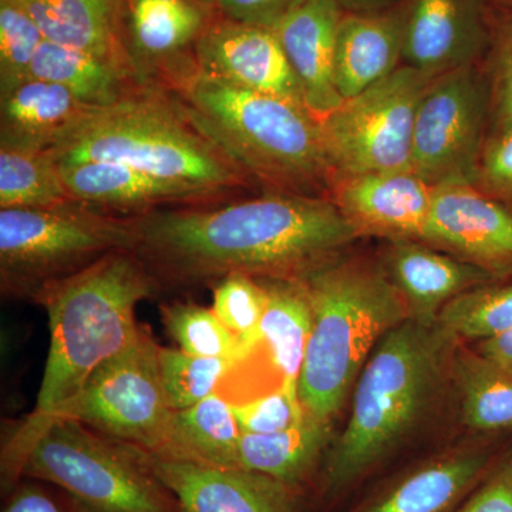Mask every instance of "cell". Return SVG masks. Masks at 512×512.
Masks as SVG:
<instances>
[{"label":"cell","mask_w":512,"mask_h":512,"mask_svg":"<svg viewBox=\"0 0 512 512\" xmlns=\"http://www.w3.org/2000/svg\"><path fill=\"white\" fill-rule=\"evenodd\" d=\"M134 252L161 285L229 274L302 278L359 238L329 197L264 191L214 204L128 215Z\"/></svg>","instance_id":"obj_1"},{"label":"cell","mask_w":512,"mask_h":512,"mask_svg":"<svg viewBox=\"0 0 512 512\" xmlns=\"http://www.w3.org/2000/svg\"><path fill=\"white\" fill-rule=\"evenodd\" d=\"M170 93L191 123L264 191L328 197L333 170L320 120L306 107L201 70Z\"/></svg>","instance_id":"obj_2"},{"label":"cell","mask_w":512,"mask_h":512,"mask_svg":"<svg viewBox=\"0 0 512 512\" xmlns=\"http://www.w3.org/2000/svg\"><path fill=\"white\" fill-rule=\"evenodd\" d=\"M456 340L407 318L373 350L357 377L352 413L323 461L325 493H339L382 463L429 413Z\"/></svg>","instance_id":"obj_3"},{"label":"cell","mask_w":512,"mask_h":512,"mask_svg":"<svg viewBox=\"0 0 512 512\" xmlns=\"http://www.w3.org/2000/svg\"><path fill=\"white\" fill-rule=\"evenodd\" d=\"M156 279L130 249L111 252L47 288L37 302L49 316L50 348L30 424L62 412L104 362L136 338L138 303Z\"/></svg>","instance_id":"obj_4"},{"label":"cell","mask_w":512,"mask_h":512,"mask_svg":"<svg viewBox=\"0 0 512 512\" xmlns=\"http://www.w3.org/2000/svg\"><path fill=\"white\" fill-rule=\"evenodd\" d=\"M312 328L298 396L313 419L330 423L380 340L410 318L386 272L338 256L302 276Z\"/></svg>","instance_id":"obj_5"},{"label":"cell","mask_w":512,"mask_h":512,"mask_svg":"<svg viewBox=\"0 0 512 512\" xmlns=\"http://www.w3.org/2000/svg\"><path fill=\"white\" fill-rule=\"evenodd\" d=\"M46 153L56 165L119 163L234 195L258 188L164 89H150L106 109L89 111Z\"/></svg>","instance_id":"obj_6"},{"label":"cell","mask_w":512,"mask_h":512,"mask_svg":"<svg viewBox=\"0 0 512 512\" xmlns=\"http://www.w3.org/2000/svg\"><path fill=\"white\" fill-rule=\"evenodd\" d=\"M3 473L8 483L25 476L56 485L79 512H181L147 451L67 417L25 426Z\"/></svg>","instance_id":"obj_7"},{"label":"cell","mask_w":512,"mask_h":512,"mask_svg":"<svg viewBox=\"0 0 512 512\" xmlns=\"http://www.w3.org/2000/svg\"><path fill=\"white\" fill-rule=\"evenodd\" d=\"M131 247L128 215L109 214L79 201L5 208L0 210L2 293L37 301L50 286Z\"/></svg>","instance_id":"obj_8"},{"label":"cell","mask_w":512,"mask_h":512,"mask_svg":"<svg viewBox=\"0 0 512 512\" xmlns=\"http://www.w3.org/2000/svg\"><path fill=\"white\" fill-rule=\"evenodd\" d=\"M436 77L402 66L320 120L333 180L412 170L417 107Z\"/></svg>","instance_id":"obj_9"},{"label":"cell","mask_w":512,"mask_h":512,"mask_svg":"<svg viewBox=\"0 0 512 512\" xmlns=\"http://www.w3.org/2000/svg\"><path fill=\"white\" fill-rule=\"evenodd\" d=\"M160 348L140 325L133 342L104 362L53 417L80 421L110 439L160 453L174 413L161 382Z\"/></svg>","instance_id":"obj_10"},{"label":"cell","mask_w":512,"mask_h":512,"mask_svg":"<svg viewBox=\"0 0 512 512\" xmlns=\"http://www.w3.org/2000/svg\"><path fill=\"white\" fill-rule=\"evenodd\" d=\"M490 92L478 64L436 77L417 107L412 170L430 187L473 183L488 136Z\"/></svg>","instance_id":"obj_11"},{"label":"cell","mask_w":512,"mask_h":512,"mask_svg":"<svg viewBox=\"0 0 512 512\" xmlns=\"http://www.w3.org/2000/svg\"><path fill=\"white\" fill-rule=\"evenodd\" d=\"M421 241L495 278L512 276V211L470 181L433 188Z\"/></svg>","instance_id":"obj_12"},{"label":"cell","mask_w":512,"mask_h":512,"mask_svg":"<svg viewBox=\"0 0 512 512\" xmlns=\"http://www.w3.org/2000/svg\"><path fill=\"white\" fill-rule=\"evenodd\" d=\"M211 22L210 9L194 0H127L128 52L141 79L167 92L190 80Z\"/></svg>","instance_id":"obj_13"},{"label":"cell","mask_w":512,"mask_h":512,"mask_svg":"<svg viewBox=\"0 0 512 512\" xmlns=\"http://www.w3.org/2000/svg\"><path fill=\"white\" fill-rule=\"evenodd\" d=\"M490 37L484 0H412L403 13L404 66L430 77L474 66Z\"/></svg>","instance_id":"obj_14"},{"label":"cell","mask_w":512,"mask_h":512,"mask_svg":"<svg viewBox=\"0 0 512 512\" xmlns=\"http://www.w3.org/2000/svg\"><path fill=\"white\" fill-rule=\"evenodd\" d=\"M201 72L242 89L305 106L301 84L275 30L234 20H212L197 45Z\"/></svg>","instance_id":"obj_15"},{"label":"cell","mask_w":512,"mask_h":512,"mask_svg":"<svg viewBox=\"0 0 512 512\" xmlns=\"http://www.w3.org/2000/svg\"><path fill=\"white\" fill-rule=\"evenodd\" d=\"M74 201L116 215L194 207L242 197L202 185L180 183L128 165L92 161L57 165Z\"/></svg>","instance_id":"obj_16"},{"label":"cell","mask_w":512,"mask_h":512,"mask_svg":"<svg viewBox=\"0 0 512 512\" xmlns=\"http://www.w3.org/2000/svg\"><path fill=\"white\" fill-rule=\"evenodd\" d=\"M431 194L413 170H400L335 178L329 197L359 237L421 241Z\"/></svg>","instance_id":"obj_17"},{"label":"cell","mask_w":512,"mask_h":512,"mask_svg":"<svg viewBox=\"0 0 512 512\" xmlns=\"http://www.w3.org/2000/svg\"><path fill=\"white\" fill-rule=\"evenodd\" d=\"M148 457L181 512H298L291 488L264 474L150 453Z\"/></svg>","instance_id":"obj_18"},{"label":"cell","mask_w":512,"mask_h":512,"mask_svg":"<svg viewBox=\"0 0 512 512\" xmlns=\"http://www.w3.org/2000/svg\"><path fill=\"white\" fill-rule=\"evenodd\" d=\"M384 272L406 302L410 318L426 325H436L441 309L461 293L498 279L419 239L392 241Z\"/></svg>","instance_id":"obj_19"},{"label":"cell","mask_w":512,"mask_h":512,"mask_svg":"<svg viewBox=\"0 0 512 512\" xmlns=\"http://www.w3.org/2000/svg\"><path fill=\"white\" fill-rule=\"evenodd\" d=\"M338 0H306L274 30L301 84L306 109L322 120L343 103L335 83Z\"/></svg>","instance_id":"obj_20"},{"label":"cell","mask_w":512,"mask_h":512,"mask_svg":"<svg viewBox=\"0 0 512 512\" xmlns=\"http://www.w3.org/2000/svg\"><path fill=\"white\" fill-rule=\"evenodd\" d=\"M402 60L403 13H343L335 50V83L343 101L396 72Z\"/></svg>","instance_id":"obj_21"},{"label":"cell","mask_w":512,"mask_h":512,"mask_svg":"<svg viewBox=\"0 0 512 512\" xmlns=\"http://www.w3.org/2000/svg\"><path fill=\"white\" fill-rule=\"evenodd\" d=\"M19 2L36 20L46 40L57 45L94 53V55L109 57L126 64L138 74L127 46V0H19Z\"/></svg>","instance_id":"obj_22"},{"label":"cell","mask_w":512,"mask_h":512,"mask_svg":"<svg viewBox=\"0 0 512 512\" xmlns=\"http://www.w3.org/2000/svg\"><path fill=\"white\" fill-rule=\"evenodd\" d=\"M261 279L268 292V303L249 355L264 353L279 389L298 394L299 376L312 328L308 289L301 278Z\"/></svg>","instance_id":"obj_23"},{"label":"cell","mask_w":512,"mask_h":512,"mask_svg":"<svg viewBox=\"0 0 512 512\" xmlns=\"http://www.w3.org/2000/svg\"><path fill=\"white\" fill-rule=\"evenodd\" d=\"M92 110L62 84L30 77L0 97V147L49 151Z\"/></svg>","instance_id":"obj_24"},{"label":"cell","mask_w":512,"mask_h":512,"mask_svg":"<svg viewBox=\"0 0 512 512\" xmlns=\"http://www.w3.org/2000/svg\"><path fill=\"white\" fill-rule=\"evenodd\" d=\"M32 77L62 84L90 109H106L128 97L158 87L148 86L126 64L45 40L32 63Z\"/></svg>","instance_id":"obj_25"},{"label":"cell","mask_w":512,"mask_h":512,"mask_svg":"<svg viewBox=\"0 0 512 512\" xmlns=\"http://www.w3.org/2000/svg\"><path fill=\"white\" fill-rule=\"evenodd\" d=\"M488 463L490 454L474 448L437 458L360 512H448L483 476Z\"/></svg>","instance_id":"obj_26"},{"label":"cell","mask_w":512,"mask_h":512,"mask_svg":"<svg viewBox=\"0 0 512 512\" xmlns=\"http://www.w3.org/2000/svg\"><path fill=\"white\" fill-rule=\"evenodd\" d=\"M330 444V423L305 420L276 434H242L235 467L274 478L295 490L315 470Z\"/></svg>","instance_id":"obj_27"},{"label":"cell","mask_w":512,"mask_h":512,"mask_svg":"<svg viewBox=\"0 0 512 512\" xmlns=\"http://www.w3.org/2000/svg\"><path fill=\"white\" fill-rule=\"evenodd\" d=\"M241 436L232 404L214 393L195 406L173 413L164 446L153 456L235 467Z\"/></svg>","instance_id":"obj_28"},{"label":"cell","mask_w":512,"mask_h":512,"mask_svg":"<svg viewBox=\"0 0 512 512\" xmlns=\"http://www.w3.org/2000/svg\"><path fill=\"white\" fill-rule=\"evenodd\" d=\"M454 353L453 376L464 426L477 433L512 430V369L474 348Z\"/></svg>","instance_id":"obj_29"},{"label":"cell","mask_w":512,"mask_h":512,"mask_svg":"<svg viewBox=\"0 0 512 512\" xmlns=\"http://www.w3.org/2000/svg\"><path fill=\"white\" fill-rule=\"evenodd\" d=\"M74 201L46 151L0 147V210L45 208Z\"/></svg>","instance_id":"obj_30"},{"label":"cell","mask_w":512,"mask_h":512,"mask_svg":"<svg viewBox=\"0 0 512 512\" xmlns=\"http://www.w3.org/2000/svg\"><path fill=\"white\" fill-rule=\"evenodd\" d=\"M437 326L456 342L504 335L512 329V276L461 293L441 309Z\"/></svg>","instance_id":"obj_31"},{"label":"cell","mask_w":512,"mask_h":512,"mask_svg":"<svg viewBox=\"0 0 512 512\" xmlns=\"http://www.w3.org/2000/svg\"><path fill=\"white\" fill-rule=\"evenodd\" d=\"M160 311L164 329L188 355L231 360L235 365L247 356L241 340L212 309L175 301L165 303Z\"/></svg>","instance_id":"obj_32"},{"label":"cell","mask_w":512,"mask_h":512,"mask_svg":"<svg viewBox=\"0 0 512 512\" xmlns=\"http://www.w3.org/2000/svg\"><path fill=\"white\" fill-rule=\"evenodd\" d=\"M158 359L165 396L174 412L218 393L235 366L231 360L188 355L181 349L160 348Z\"/></svg>","instance_id":"obj_33"},{"label":"cell","mask_w":512,"mask_h":512,"mask_svg":"<svg viewBox=\"0 0 512 512\" xmlns=\"http://www.w3.org/2000/svg\"><path fill=\"white\" fill-rule=\"evenodd\" d=\"M46 37L19 0H0V97L32 77V63Z\"/></svg>","instance_id":"obj_34"},{"label":"cell","mask_w":512,"mask_h":512,"mask_svg":"<svg viewBox=\"0 0 512 512\" xmlns=\"http://www.w3.org/2000/svg\"><path fill=\"white\" fill-rule=\"evenodd\" d=\"M212 292V311L241 340L248 356L254 349L268 303L264 282L261 278L237 272L215 282Z\"/></svg>","instance_id":"obj_35"},{"label":"cell","mask_w":512,"mask_h":512,"mask_svg":"<svg viewBox=\"0 0 512 512\" xmlns=\"http://www.w3.org/2000/svg\"><path fill=\"white\" fill-rule=\"evenodd\" d=\"M488 19L484 73L490 92V136L512 127V8H488Z\"/></svg>","instance_id":"obj_36"},{"label":"cell","mask_w":512,"mask_h":512,"mask_svg":"<svg viewBox=\"0 0 512 512\" xmlns=\"http://www.w3.org/2000/svg\"><path fill=\"white\" fill-rule=\"evenodd\" d=\"M232 410L242 434L282 433L298 426L306 417L298 394L284 389L232 404Z\"/></svg>","instance_id":"obj_37"},{"label":"cell","mask_w":512,"mask_h":512,"mask_svg":"<svg viewBox=\"0 0 512 512\" xmlns=\"http://www.w3.org/2000/svg\"><path fill=\"white\" fill-rule=\"evenodd\" d=\"M473 184L512 211V127L487 137Z\"/></svg>","instance_id":"obj_38"},{"label":"cell","mask_w":512,"mask_h":512,"mask_svg":"<svg viewBox=\"0 0 512 512\" xmlns=\"http://www.w3.org/2000/svg\"><path fill=\"white\" fill-rule=\"evenodd\" d=\"M306 0H218L221 18L274 29Z\"/></svg>","instance_id":"obj_39"},{"label":"cell","mask_w":512,"mask_h":512,"mask_svg":"<svg viewBox=\"0 0 512 512\" xmlns=\"http://www.w3.org/2000/svg\"><path fill=\"white\" fill-rule=\"evenodd\" d=\"M457 512H512V454Z\"/></svg>","instance_id":"obj_40"},{"label":"cell","mask_w":512,"mask_h":512,"mask_svg":"<svg viewBox=\"0 0 512 512\" xmlns=\"http://www.w3.org/2000/svg\"><path fill=\"white\" fill-rule=\"evenodd\" d=\"M3 512H70L52 494L33 484L18 488Z\"/></svg>","instance_id":"obj_41"},{"label":"cell","mask_w":512,"mask_h":512,"mask_svg":"<svg viewBox=\"0 0 512 512\" xmlns=\"http://www.w3.org/2000/svg\"><path fill=\"white\" fill-rule=\"evenodd\" d=\"M474 349L498 365L512 369V329L497 338L476 343Z\"/></svg>","instance_id":"obj_42"},{"label":"cell","mask_w":512,"mask_h":512,"mask_svg":"<svg viewBox=\"0 0 512 512\" xmlns=\"http://www.w3.org/2000/svg\"><path fill=\"white\" fill-rule=\"evenodd\" d=\"M392 2L393 0H338L342 9L357 13L380 12V9Z\"/></svg>","instance_id":"obj_43"},{"label":"cell","mask_w":512,"mask_h":512,"mask_svg":"<svg viewBox=\"0 0 512 512\" xmlns=\"http://www.w3.org/2000/svg\"><path fill=\"white\" fill-rule=\"evenodd\" d=\"M488 8L511 9L512 0H484Z\"/></svg>","instance_id":"obj_44"},{"label":"cell","mask_w":512,"mask_h":512,"mask_svg":"<svg viewBox=\"0 0 512 512\" xmlns=\"http://www.w3.org/2000/svg\"><path fill=\"white\" fill-rule=\"evenodd\" d=\"M194 2L200 3L201 6H205L208 9H215L218 0H194Z\"/></svg>","instance_id":"obj_45"}]
</instances>
